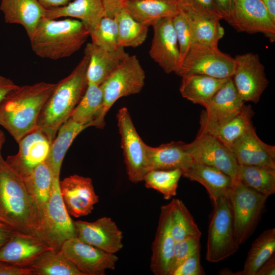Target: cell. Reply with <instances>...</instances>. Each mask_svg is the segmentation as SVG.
Returning a JSON list of instances; mask_svg holds the SVG:
<instances>
[{"label": "cell", "mask_w": 275, "mask_h": 275, "mask_svg": "<svg viewBox=\"0 0 275 275\" xmlns=\"http://www.w3.org/2000/svg\"><path fill=\"white\" fill-rule=\"evenodd\" d=\"M0 221L17 232L38 237V206L23 178L7 163L1 154Z\"/></svg>", "instance_id": "6da1fadb"}, {"label": "cell", "mask_w": 275, "mask_h": 275, "mask_svg": "<svg viewBox=\"0 0 275 275\" xmlns=\"http://www.w3.org/2000/svg\"><path fill=\"white\" fill-rule=\"evenodd\" d=\"M56 84L39 82L18 86L0 104V125L18 143L37 128L40 114Z\"/></svg>", "instance_id": "7a4b0ae2"}, {"label": "cell", "mask_w": 275, "mask_h": 275, "mask_svg": "<svg viewBox=\"0 0 275 275\" xmlns=\"http://www.w3.org/2000/svg\"><path fill=\"white\" fill-rule=\"evenodd\" d=\"M89 57H84L66 77L56 83L40 114L37 127L52 142L60 126L68 119L83 96L87 85Z\"/></svg>", "instance_id": "3957f363"}, {"label": "cell", "mask_w": 275, "mask_h": 275, "mask_svg": "<svg viewBox=\"0 0 275 275\" xmlns=\"http://www.w3.org/2000/svg\"><path fill=\"white\" fill-rule=\"evenodd\" d=\"M89 36L88 29L78 19L44 17L29 38L31 48L37 56L56 60L77 51Z\"/></svg>", "instance_id": "277c9868"}, {"label": "cell", "mask_w": 275, "mask_h": 275, "mask_svg": "<svg viewBox=\"0 0 275 275\" xmlns=\"http://www.w3.org/2000/svg\"><path fill=\"white\" fill-rule=\"evenodd\" d=\"M59 178L54 177L50 197L40 212L38 237L52 248L60 250L68 239L77 236L61 195Z\"/></svg>", "instance_id": "5b68a950"}, {"label": "cell", "mask_w": 275, "mask_h": 275, "mask_svg": "<svg viewBox=\"0 0 275 275\" xmlns=\"http://www.w3.org/2000/svg\"><path fill=\"white\" fill-rule=\"evenodd\" d=\"M213 204L206 259L208 262L216 263L233 255L239 246L236 240L232 209L228 196L218 198Z\"/></svg>", "instance_id": "8992f818"}, {"label": "cell", "mask_w": 275, "mask_h": 275, "mask_svg": "<svg viewBox=\"0 0 275 275\" xmlns=\"http://www.w3.org/2000/svg\"><path fill=\"white\" fill-rule=\"evenodd\" d=\"M228 197L232 209L236 240L240 246L253 233L268 197L235 180Z\"/></svg>", "instance_id": "52a82bcc"}, {"label": "cell", "mask_w": 275, "mask_h": 275, "mask_svg": "<svg viewBox=\"0 0 275 275\" xmlns=\"http://www.w3.org/2000/svg\"><path fill=\"white\" fill-rule=\"evenodd\" d=\"M234 69V58L222 52L217 46L195 43L175 73L181 77L202 74L228 78L232 77Z\"/></svg>", "instance_id": "ba28073f"}, {"label": "cell", "mask_w": 275, "mask_h": 275, "mask_svg": "<svg viewBox=\"0 0 275 275\" xmlns=\"http://www.w3.org/2000/svg\"><path fill=\"white\" fill-rule=\"evenodd\" d=\"M146 74L135 55L129 56L101 85L103 96V114L120 98L140 93L143 89Z\"/></svg>", "instance_id": "9c48e42d"}, {"label": "cell", "mask_w": 275, "mask_h": 275, "mask_svg": "<svg viewBox=\"0 0 275 275\" xmlns=\"http://www.w3.org/2000/svg\"><path fill=\"white\" fill-rule=\"evenodd\" d=\"M117 119L128 177L130 181L136 183L143 181L148 171L146 144L138 133L126 107H122L118 111Z\"/></svg>", "instance_id": "30bf717a"}, {"label": "cell", "mask_w": 275, "mask_h": 275, "mask_svg": "<svg viewBox=\"0 0 275 275\" xmlns=\"http://www.w3.org/2000/svg\"><path fill=\"white\" fill-rule=\"evenodd\" d=\"M234 60L235 69L231 78L239 96L244 102L258 103L269 84L258 54H237Z\"/></svg>", "instance_id": "8fae6325"}, {"label": "cell", "mask_w": 275, "mask_h": 275, "mask_svg": "<svg viewBox=\"0 0 275 275\" xmlns=\"http://www.w3.org/2000/svg\"><path fill=\"white\" fill-rule=\"evenodd\" d=\"M186 150L194 162L215 168L236 180L239 164L229 148L211 134L199 131Z\"/></svg>", "instance_id": "7c38bea8"}, {"label": "cell", "mask_w": 275, "mask_h": 275, "mask_svg": "<svg viewBox=\"0 0 275 275\" xmlns=\"http://www.w3.org/2000/svg\"><path fill=\"white\" fill-rule=\"evenodd\" d=\"M226 21L238 32L261 33L271 42L275 41V22L261 0H234Z\"/></svg>", "instance_id": "4fadbf2b"}, {"label": "cell", "mask_w": 275, "mask_h": 275, "mask_svg": "<svg viewBox=\"0 0 275 275\" xmlns=\"http://www.w3.org/2000/svg\"><path fill=\"white\" fill-rule=\"evenodd\" d=\"M61 250L84 275H104L115 268L118 257L87 243L77 237L65 241Z\"/></svg>", "instance_id": "5bb4252c"}, {"label": "cell", "mask_w": 275, "mask_h": 275, "mask_svg": "<svg viewBox=\"0 0 275 275\" xmlns=\"http://www.w3.org/2000/svg\"><path fill=\"white\" fill-rule=\"evenodd\" d=\"M244 102L229 78L201 112L200 131H207L231 120L241 111Z\"/></svg>", "instance_id": "9a60e30c"}, {"label": "cell", "mask_w": 275, "mask_h": 275, "mask_svg": "<svg viewBox=\"0 0 275 275\" xmlns=\"http://www.w3.org/2000/svg\"><path fill=\"white\" fill-rule=\"evenodd\" d=\"M51 143L47 135L37 127L18 143V152L8 156L6 161L24 178L38 166L46 161Z\"/></svg>", "instance_id": "2e32d148"}, {"label": "cell", "mask_w": 275, "mask_h": 275, "mask_svg": "<svg viewBox=\"0 0 275 275\" xmlns=\"http://www.w3.org/2000/svg\"><path fill=\"white\" fill-rule=\"evenodd\" d=\"M152 27L153 36L149 56L164 72L175 73L180 66V58L172 18H163Z\"/></svg>", "instance_id": "e0dca14e"}, {"label": "cell", "mask_w": 275, "mask_h": 275, "mask_svg": "<svg viewBox=\"0 0 275 275\" xmlns=\"http://www.w3.org/2000/svg\"><path fill=\"white\" fill-rule=\"evenodd\" d=\"M60 190L63 201L69 214L74 217L91 213L99 201L89 177L77 174L60 181Z\"/></svg>", "instance_id": "ac0fdd59"}, {"label": "cell", "mask_w": 275, "mask_h": 275, "mask_svg": "<svg viewBox=\"0 0 275 275\" xmlns=\"http://www.w3.org/2000/svg\"><path fill=\"white\" fill-rule=\"evenodd\" d=\"M74 222L77 237L82 241L112 254L122 249V232L111 218L104 216L93 222Z\"/></svg>", "instance_id": "d6986e66"}, {"label": "cell", "mask_w": 275, "mask_h": 275, "mask_svg": "<svg viewBox=\"0 0 275 275\" xmlns=\"http://www.w3.org/2000/svg\"><path fill=\"white\" fill-rule=\"evenodd\" d=\"M54 249L36 236L16 232L0 249V261L30 266L44 252Z\"/></svg>", "instance_id": "ffe728a7"}, {"label": "cell", "mask_w": 275, "mask_h": 275, "mask_svg": "<svg viewBox=\"0 0 275 275\" xmlns=\"http://www.w3.org/2000/svg\"><path fill=\"white\" fill-rule=\"evenodd\" d=\"M239 165L275 170V146L262 141L252 127L230 148Z\"/></svg>", "instance_id": "44dd1931"}, {"label": "cell", "mask_w": 275, "mask_h": 275, "mask_svg": "<svg viewBox=\"0 0 275 275\" xmlns=\"http://www.w3.org/2000/svg\"><path fill=\"white\" fill-rule=\"evenodd\" d=\"M172 202L161 207L155 237L152 247L150 269L155 275H168L175 243L171 232Z\"/></svg>", "instance_id": "7402d4cb"}, {"label": "cell", "mask_w": 275, "mask_h": 275, "mask_svg": "<svg viewBox=\"0 0 275 275\" xmlns=\"http://www.w3.org/2000/svg\"><path fill=\"white\" fill-rule=\"evenodd\" d=\"M84 54L89 57L87 69L88 83L101 85L129 54L124 48L108 50L92 42L87 43Z\"/></svg>", "instance_id": "603a6c76"}, {"label": "cell", "mask_w": 275, "mask_h": 275, "mask_svg": "<svg viewBox=\"0 0 275 275\" xmlns=\"http://www.w3.org/2000/svg\"><path fill=\"white\" fill-rule=\"evenodd\" d=\"M186 143L172 141L158 147L146 144L145 153L148 171L151 170H172L181 169L184 171L194 162L187 152Z\"/></svg>", "instance_id": "cb8c5ba5"}, {"label": "cell", "mask_w": 275, "mask_h": 275, "mask_svg": "<svg viewBox=\"0 0 275 275\" xmlns=\"http://www.w3.org/2000/svg\"><path fill=\"white\" fill-rule=\"evenodd\" d=\"M6 23L22 25L29 37L46 12L38 0H1Z\"/></svg>", "instance_id": "d4e9b609"}, {"label": "cell", "mask_w": 275, "mask_h": 275, "mask_svg": "<svg viewBox=\"0 0 275 275\" xmlns=\"http://www.w3.org/2000/svg\"><path fill=\"white\" fill-rule=\"evenodd\" d=\"M105 16L102 0H73L65 6L46 10L45 17L78 19L86 25L90 32Z\"/></svg>", "instance_id": "484cf974"}, {"label": "cell", "mask_w": 275, "mask_h": 275, "mask_svg": "<svg viewBox=\"0 0 275 275\" xmlns=\"http://www.w3.org/2000/svg\"><path fill=\"white\" fill-rule=\"evenodd\" d=\"M182 176L203 185L212 202L228 196L234 182L230 176L221 170L197 162H194L183 171Z\"/></svg>", "instance_id": "4316f807"}, {"label": "cell", "mask_w": 275, "mask_h": 275, "mask_svg": "<svg viewBox=\"0 0 275 275\" xmlns=\"http://www.w3.org/2000/svg\"><path fill=\"white\" fill-rule=\"evenodd\" d=\"M125 10L137 21L148 26L173 18L180 11L177 0H128Z\"/></svg>", "instance_id": "83f0119b"}, {"label": "cell", "mask_w": 275, "mask_h": 275, "mask_svg": "<svg viewBox=\"0 0 275 275\" xmlns=\"http://www.w3.org/2000/svg\"><path fill=\"white\" fill-rule=\"evenodd\" d=\"M103 106V96L100 86L88 83L86 91L70 118L78 123L102 129L105 124Z\"/></svg>", "instance_id": "f1b7e54d"}, {"label": "cell", "mask_w": 275, "mask_h": 275, "mask_svg": "<svg viewBox=\"0 0 275 275\" xmlns=\"http://www.w3.org/2000/svg\"><path fill=\"white\" fill-rule=\"evenodd\" d=\"M181 77L179 91L182 96L204 107L229 78H218L202 74H190Z\"/></svg>", "instance_id": "f546056e"}, {"label": "cell", "mask_w": 275, "mask_h": 275, "mask_svg": "<svg viewBox=\"0 0 275 275\" xmlns=\"http://www.w3.org/2000/svg\"><path fill=\"white\" fill-rule=\"evenodd\" d=\"M275 252V228L264 231L253 242L248 252L243 269L234 272L222 269L221 274L255 275L263 263Z\"/></svg>", "instance_id": "4dcf8cb0"}, {"label": "cell", "mask_w": 275, "mask_h": 275, "mask_svg": "<svg viewBox=\"0 0 275 275\" xmlns=\"http://www.w3.org/2000/svg\"><path fill=\"white\" fill-rule=\"evenodd\" d=\"M89 127L87 125L78 123L70 118L60 126L51 143L46 160L52 170L54 177L59 178L63 159L74 140Z\"/></svg>", "instance_id": "1f68e13d"}, {"label": "cell", "mask_w": 275, "mask_h": 275, "mask_svg": "<svg viewBox=\"0 0 275 275\" xmlns=\"http://www.w3.org/2000/svg\"><path fill=\"white\" fill-rule=\"evenodd\" d=\"M254 115L252 106L244 104L239 114L231 120L220 126L203 132L211 134L230 149L254 127L252 121Z\"/></svg>", "instance_id": "d6a6232c"}, {"label": "cell", "mask_w": 275, "mask_h": 275, "mask_svg": "<svg viewBox=\"0 0 275 275\" xmlns=\"http://www.w3.org/2000/svg\"><path fill=\"white\" fill-rule=\"evenodd\" d=\"M29 267L33 269L35 275H84L61 249L44 252Z\"/></svg>", "instance_id": "836d02e7"}, {"label": "cell", "mask_w": 275, "mask_h": 275, "mask_svg": "<svg viewBox=\"0 0 275 275\" xmlns=\"http://www.w3.org/2000/svg\"><path fill=\"white\" fill-rule=\"evenodd\" d=\"M25 185L41 210L48 201L52 193L54 176L48 163L45 161L38 166L23 178Z\"/></svg>", "instance_id": "e575fe53"}, {"label": "cell", "mask_w": 275, "mask_h": 275, "mask_svg": "<svg viewBox=\"0 0 275 275\" xmlns=\"http://www.w3.org/2000/svg\"><path fill=\"white\" fill-rule=\"evenodd\" d=\"M236 180L268 197L275 193V170L273 169L239 165Z\"/></svg>", "instance_id": "d590c367"}, {"label": "cell", "mask_w": 275, "mask_h": 275, "mask_svg": "<svg viewBox=\"0 0 275 275\" xmlns=\"http://www.w3.org/2000/svg\"><path fill=\"white\" fill-rule=\"evenodd\" d=\"M114 17L118 26V47L135 48L145 42L149 26L135 20L124 8Z\"/></svg>", "instance_id": "8d00e7d4"}, {"label": "cell", "mask_w": 275, "mask_h": 275, "mask_svg": "<svg viewBox=\"0 0 275 275\" xmlns=\"http://www.w3.org/2000/svg\"><path fill=\"white\" fill-rule=\"evenodd\" d=\"M172 202L171 228L175 241L201 236V231L184 203L178 199H174Z\"/></svg>", "instance_id": "74e56055"}, {"label": "cell", "mask_w": 275, "mask_h": 275, "mask_svg": "<svg viewBox=\"0 0 275 275\" xmlns=\"http://www.w3.org/2000/svg\"><path fill=\"white\" fill-rule=\"evenodd\" d=\"M184 12L191 22L195 43L217 46L219 41L225 34L221 20Z\"/></svg>", "instance_id": "f35d334b"}, {"label": "cell", "mask_w": 275, "mask_h": 275, "mask_svg": "<svg viewBox=\"0 0 275 275\" xmlns=\"http://www.w3.org/2000/svg\"><path fill=\"white\" fill-rule=\"evenodd\" d=\"M183 171L181 169L172 170H151L145 174L143 181L147 188L155 189L169 200L177 194V189Z\"/></svg>", "instance_id": "ab89813d"}, {"label": "cell", "mask_w": 275, "mask_h": 275, "mask_svg": "<svg viewBox=\"0 0 275 275\" xmlns=\"http://www.w3.org/2000/svg\"><path fill=\"white\" fill-rule=\"evenodd\" d=\"M92 43L104 49L118 48V26L115 17L104 16L98 25L89 32Z\"/></svg>", "instance_id": "60d3db41"}, {"label": "cell", "mask_w": 275, "mask_h": 275, "mask_svg": "<svg viewBox=\"0 0 275 275\" xmlns=\"http://www.w3.org/2000/svg\"><path fill=\"white\" fill-rule=\"evenodd\" d=\"M172 21L177 38L181 64L195 43L193 30L188 16L180 9L172 18Z\"/></svg>", "instance_id": "b9f144b4"}, {"label": "cell", "mask_w": 275, "mask_h": 275, "mask_svg": "<svg viewBox=\"0 0 275 275\" xmlns=\"http://www.w3.org/2000/svg\"><path fill=\"white\" fill-rule=\"evenodd\" d=\"M200 238L201 236H194L175 241L168 275H172L184 261L200 250Z\"/></svg>", "instance_id": "7bdbcfd3"}, {"label": "cell", "mask_w": 275, "mask_h": 275, "mask_svg": "<svg viewBox=\"0 0 275 275\" xmlns=\"http://www.w3.org/2000/svg\"><path fill=\"white\" fill-rule=\"evenodd\" d=\"M179 8L187 12L222 19L213 0H177Z\"/></svg>", "instance_id": "ee69618b"}, {"label": "cell", "mask_w": 275, "mask_h": 275, "mask_svg": "<svg viewBox=\"0 0 275 275\" xmlns=\"http://www.w3.org/2000/svg\"><path fill=\"white\" fill-rule=\"evenodd\" d=\"M203 274L205 272L200 263V250H199L184 261L172 275Z\"/></svg>", "instance_id": "f6af8a7d"}, {"label": "cell", "mask_w": 275, "mask_h": 275, "mask_svg": "<svg viewBox=\"0 0 275 275\" xmlns=\"http://www.w3.org/2000/svg\"><path fill=\"white\" fill-rule=\"evenodd\" d=\"M0 275H35V274L33 269L30 267H19L0 261Z\"/></svg>", "instance_id": "bcb514c9"}, {"label": "cell", "mask_w": 275, "mask_h": 275, "mask_svg": "<svg viewBox=\"0 0 275 275\" xmlns=\"http://www.w3.org/2000/svg\"><path fill=\"white\" fill-rule=\"evenodd\" d=\"M128 0H102L106 16L114 18L124 8Z\"/></svg>", "instance_id": "7dc6e473"}, {"label": "cell", "mask_w": 275, "mask_h": 275, "mask_svg": "<svg viewBox=\"0 0 275 275\" xmlns=\"http://www.w3.org/2000/svg\"><path fill=\"white\" fill-rule=\"evenodd\" d=\"M18 86L11 79L0 75V104Z\"/></svg>", "instance_id": "c3c4849f"}, {"label": "cell", "mask_w": 275, "mask_h": 275, "mask_svg": "<svg viewBox=\"0 0 275 275\" xmlns=\"http://www.w3.org/2000/svg\"><path fill=\"white\" fill-rule=\"evenodd\" d=\"M213 1L218 13L222 16V19L226 20L231 14L234 0Z\"/></svg>", "instance_id": "681fc988"}, {"label": "cell", "mask_w": 275, "mask_h": 275, "mask_svg": "<svg viewBox=\"0 0 275 275\" xmlns=\"http://www.w3.org/2000/svg\"><path fill=\"white\" fill-rule=\"evenodd\" d=\"M275 274V254L268 259L256 272L255 275H274Z\"/></svg>", "instance_id": "f907efd6"}, {"label": "cell", "mask_w": 275, "mask_h": 275, "mask_svg": "<svg viewBox=\"0 0 275 275\" xmlns=\"http://www.w3.org/2000/svg\"><path fill=\"white\" fill-rule=\"evenodd\" d=\"M17 232L0 221V249Z\"/></svg>", "instance_id": "816d5d0a"}, {"label": "cell", "mask_w": 275, "mask_h": 275, "mask_svg": "<svg viewBox=\"0 0 275 275\" xmlns=\"http://www.w3.org/2000/svg\"><path fill=\"white\" fill-rule=\"evenodd\" d=\"M41 5L46 10L62 7L73 0H38Z\"/></svg>", "instance_id": "f5cc1de1"}, {"label": "cell", "mask_w": 275, "mask_h": 275, "mask_svg": "<svg viewBox=\"0 0 275 275\" xmlns=\"http://www.w3.org/2000/svg\"><path fill=\"white\" fill-rule=\"evenodd\" d=\"M265 6L270 17L275 22V0H261Z\"/></svg>", "instance_id": "db71d44e"}, {"label": "cell", "mask_w": 275, "mask_h": 275, "mask_svg": "<svg viewBox=\"0 0 275 275\" xmlns=\"http://www.w3.org/2000/svg\"><path fill=\"white\" fill-rule=\"evenodd\" d=\"M5 141H6L5 135L4 132L2 130H0V155H1V149Z\"/></svg>", "instance_id": "11a10c76"}]
</instances>
